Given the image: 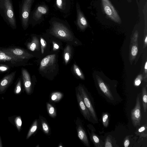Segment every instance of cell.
<instances>
[{"label": "cell", "mask_w": 147, "mask_h": 147, "mask_svg": "<svg viewBox=\"0 0 147 147\" xmlns=\"http://www.w3.org/2000/svg\"><path fill=\"white\" fill-rule=\"evenodd\" d=\"M0 15L11 28L16 27V22L12 0H0Z\"/></svg>", "instance_id": "1"}, {"label": "cell", "mask_w": 147, "mask_h": 147, "mask_svg": "<svg viewBox=\"0 0 147 147\" xmlns=\"http://www.w3.org/2000/svg\"><path fill=\"white\" fill-rule=\"evenodd\" d=\"M50 32L57 37L65 40L70 41L73 38L68 29L62 24L57 22L53 23Z\"/></svg>", "instance_id": "2"}, {"label": "cell", "mask_w": 147, "mask_h": 147, "mask_svg": "<svg viewBox=\"0 0 147 147\" xmlns=\"http://www.w3.org/2000/svg\"><path fill=\"white\" fill-rule=\"evenodd\" d=\"M33 0H22L19 9L20 20L23 27L25 29L28 25L30 10Z\"/></svg>", "instance_id": "3"}, {"label": "cell", "mask_w": 147, "mask_h": 147, "mask_svg": "<svg viewBox=\"0 0 147 147\" xmlns=\"http://www.w3.org/2000/svg\"><path fill=\"white\" fill-rule=\"evenodd\" d=\"M78 90L86 106L89 111L91 117L96 122H98V119L94 106L88 94L84 88L81 86H79Z\"/></svg>", "instance_id": "4"}, {"label": "cell", "mask_w": 147, "mask_h": 147, "mask_svg": "<svg viewBox=\"0 0 147 147\" xmlns=\"http://www.w3.org/2000/svg\"><path fill=\"white\" fill-rule=\"evenodd\" d=\"M104 10L111 20L118 23H121L120 18L109 0H101Z\"/></svg>", "instance_id": "5"}, {"label": "cell", "mask_w": 147, "mask_h": 147, "mask_svg": "<svg viewBox=\"0 0 147 147\" xmlns=\"http://www.w3.org/2000/svg\"><path fill=\"white\" fill-rule=\"evenodd\" d=\"M140 93L138 94L136 97V103L134 108L131 113V118L132 123L136 127L140 125L141 119V104L140 100Z\"/></svg>", "instance_id": "6"}, {"label": "cell", "mask_w": 147, "mask_h": 147, "mask_svg": "<svg viewBox=\"0 0 147 147\" xmlns=\"http://www.w3.org/2000/svg\"><path fill=\"white\" fill-rule=\"evenodd\" d=\"M56 58L55 54L49 55L44 58L40 62V71L45 72L52 69L55 63Z\"/></svg>", "instance_id": "7"}, {"label": "cell", "mask_w": 147, "mask_h": 147, "mask_svg": "<svg viewBox=\"0 0 147 147\" xmlns=\"http://www.w3.org/2000/svg\"><path fill=\"white\" fill-rule=\"evenodd\" d=\"M2 50L23 60L29 59L33 56L32 55L25 50L18 48H10Z\"/></svg>", "instance_id": "8"}, {"label": "cell", "mask_w": 147, "mask_h": 147, "mask_svg": "<svg viewBox=\"0 0 147 147\" xmlns=\"http://www.w3.org/2000/svg\"><path fill=\"white\" fill-rule=\"evenodd\" d=\"M76 95L78 106L82 113L85 119L89 121H90L91 116L90 113L86 106L78 90L76 91Z\"/></svg>", "instance_id": "9"}, {"label": "cell", "mask_w": 147, "mask_h": 147, "mask_svg": "<svg viewBox=\"0 0 147 147\" xmlns=\"http://www.w3.org/2000/svg\"><path fill=\"white\" fill-rule=\"evenodd\" d=\"M23 60L10 53L0 50V62H7L14 64L23 61Z\"/></svg>", "instance_id": "10"}, {"label": "cell", "mask_w": 147, "mask_h": 147, "mask_svg": "<svg viewBox=\"0 0 147 147\" xmlns=\"http://www.w3.org/2000/svg\"><path fill=\"white\" fill-rule=\"evenodd\" d=\"M76 129L79 138L85 146L89 147L90 143L84 128L82 124L78 121L76 122Z\"/></svg>", "instance_id": "11"}, {"label": "cell", "mask_w": 147, "mask_h": 147, "mask_svg": "<svg viewBox=\"0 0 147 147\" xmlns=\"http://www.w3.org/2000/svg\"><path fill=\"white\" fill-rule=\"evenodd\" d=\"M16 71L6 75L0 81V94L5 92L15 77Z\"/></svg>", "instance_id": "12"}, {"label": "cell", "mask_w": 147, "mask_h": 147, "mask_svg": "<svg viewBox=\"0 0 147 147\" xmlns=\"http://www.w3.org/2000/svg\"><path fill=\"white\" fill-rule=\"evenodd\" d=\"M22 74L26 92L27 94H30L32 91V84L30 75L27 71L24 69H22Z\"/></svg>", "instance_id": "13"}, {"label": "cell", "mask_w": 147, "mask_h": 147, "mask_svg": "<svg viewBox=\"0 0 147 147\" xmlns=\"http://www.w3.org/2000/svg\"><path fill=\"white\" fill-rule=\"evenodd\" d=\"M78 6V4L77 3V24L81 29H84L87 26L88 23L86 19Z\"/></svg>", "instance_id": "14"}, {"label": "cell", "mask_w": 147, "mask_h": 147, "mask_svg": "<svg viewBox=\"0 0 147 147\" xmlns=\"http://www.w3.org/2000/svg\"><path fill=\"white\" fill-rule=\"evenodd\" d=\"M98 85L100 89L104 95L107 98L111 101L114 98L112 93L108 87L102 81L99 80L98 81Z\"/></svg>", "instance_id": "15"}, {"label": "cell", "mask_w": 147, "mask_h": 147, "mask_svg": "<svg viewBox=\"0 0 147 147\" xmlns=\"http://www.w3.org/2000/svg\"><path fill=\"white\" fill-rule=\"evenodd\" d=\"M90 138L92 142L95 146L96 147H102V143L98 136L93 131H91V133L88 131Z\"/></svg>", "instance_id": "16"}, {"label": "cell", "mask_w": 147, "mask_h": 147, "mask_svg": "<svg viewBox=\"0 0 147 147\" xmlns=\"http://www.w3.org/2000/svg\"><path fill=\"white\" fill-rule=\"evenodd\" d=\"M27 48L30 51H34L38 50L39 48V42L38 39L36 36L33 37L32 41L28 44Z\"/></svg>", "instance_id": "17"}, {"label": "cell", "mask_w": 147, "mask_h": 147, "mask_svg": "<svg viewBox=\"0 0 147 147\" xmlns=\"http://www.w3.org/2000/svg\"><path fill=\"white\" fill-rule=\"evenodd\" d=\"M47 12V9L45 7L39 6L34 12L33 18L36 20H38L42 15L46 14Z\"/></svg>", "instance_id": "18"}, {"label": "cell", "mask_w": 147, "mask_h": 147, "mask_svg": "<svg viewBox=\"0 0 147 147\" xmlns=\"http://www.w3.org/2000/svg\"><path fill=\"white\" fill-rule=\"evenodd\" d=\"M39 118L43 131L47 135L49 134L50 131V128L45 118L41 116H39Z\"/></svg>", "instance_id": "19"}, {"label": "cell", "mask_w": 147, "mask_h": 147, "mask_svg": "<svg viewBox=\"0 0 147 147\" xmlns=\"http://www.w3.org/2000/svg\"><path fill=\"white\" fill-rule=\"evenodd\" d=\"M38 126V120L36 119L34 121L30 128L26 137L27 139H29L37 130Z\"/></svg>", "instance_id": "20"}, {"label": "cell", "mask_w": 147, "mask_h": 147, "mask_svg": "<svg viewBox=\"0 0 147 147\" xmlns=\"http://www.w3.org/2000/svg\"><path fill=\"white\" fill-rule=\"evenodd\" d=\"M63 96V94L59 92H54L50 95L51 101L57 102L59 101Z\"/></svg>", "instance_id": "21"}, {"label": "cell", "mask_w": 147, "mask_h": 147, "mask_svg": "<svg viewBox=\"0 0 147 147\" xmlns=\"http://www.w3.org/2000/svg\"><path fill=\"white\" fill-rule=\"evenodd\" d=\"M142 99L144 111L146 112L147 109V92L146 87H144L142 90Z\"/></svg>", "instance_id": "22"}, {"label": "cell", "mask_w": 147, "mask_h": 147, "mask_svg": "<svg viewBox=\"0 0 147 147\" xmlns=\"http://www.w3.org/2000/svg\"><path fill=\"white\" fill-rule=\"evenodd\" d=\"M46 106L47 111L49 115L52 118H55L57 115V113L54 107L49 103H47Z\"/></svg>", "instance_id": "23"}, {"label": "cell", "mask_w": 147, "mask_h": 147, "mask_svg": "<svg viewBox=\"0 0 147 147\" xmlns=\"http://www.w3.org/2000/svg\"><path fill=\"white\" fill-rule=\"evenodd\" d=\"M71 48L70 46L67 45L64 50V58L65 63L67 64L69 61L71 55Z\"/></svg>", "instance_id": "24"}, {"label": "cell", "mask_w": 147, "mask_h": 147, "mask_svg": "<svg viewBox=\"0 0 147 147\" xmlns=\"http://www.w3.org/2000/svg\"><path fill=\"white\" fill-rule=\"evenodd\" d=\"M146 124L144 125L139 128L137 131L135 132V134L142 137H146L147 134L145 133V131H146Z\"/></svg>", "instance_id": "25"}, {"label": "cell", "mask_w": 147, "mask_h": 147, "mask_svg": "<svg viewBox=\"0 0 147 147\" xmlns=\"http://www.w3.org/2000/svg\"><path fill=\"white\" fill-rule=\"evenodd\" d=\"M102 121L103 125L105 127H108L109 123V116L107 113H105L102 115Z\"/></svg>", "instance_id": "26"}, {"label": "cell", "mask_w": 147, "mask_h": 147, "mask_svg": "<svg viewBox=\"0 0 147 147\" xmlns=\"http://www.w3.org/2000/svg\"><path fill=\"white\" fill-rule=\"evenodd\" d=\"M14 121L18 130L19 131H20L22 125V121L21 117L19 116H17L15 119Z\"/></svg>", "instance_id": "27"}, {"label": "cell", "mask_w": 147, "mask_h": 147, "mask_svg": "<svg viewBox=\"0 0 147 147\" xmlns=\"http://www.w3.org/2000/svg\"><path fill=\"white\" fill-rule=\"evenodd\" d=\"M73 69L74 72L81 79H84V76L79 67L75 64H74Z\"/></svg>", "instance_id": "28"}, {"label": "cell", "mask_w": 147, "mask_h": 147, "mask_svg": "<svg viewBox=\"0 0 147 147\" xmlns=\"http://www.w3.org/2000/svg\"><path fill=\"white\" fill-rule=\"evenodd\" d=\"M21 80L19 79L18 81L15 88L14 92L16 94H19L21 92Z\"/></svg>", "instance_id": "29"}, {"label": "cell", "mask_w": 147, "mask_h": 147, "mask_svg": "<svg viewBox=\"0 0 147 147\" xmlns=\"http://www.w3.org/2000/svg\"><path fill=\"white\" fill-rule=\"evenodd\" d=\"M104 146L105 147H113L111 138L109 136H107L105 139Z\"/></svg>", "instance_id": "30"}, {"label": "cell", "mask_w": 147, "mask_h": 147, "mask_svg": "<svg viewBox=\"0 0 147 147\" xmlns=\"http://www.w3.org/2000/svg\"><path fill=\"white\" fill-rule=\"evenodd\" d=\"M40 44L41 50L42 53H43L44 50L46 45V43L45 40L42 38H40Z\"/></svg>", "instance_id": "31"}, {"label": "cell", "mask_w": 147, "mask_h": 147, "mask_svg": "<svg viewBox=\"0 0 147 147\" xmlns=\"http://www.w3.org/2000/svg\"><path fill=\"white\" fill-rule=\"evenodd\" d=\"M138 49L137 46H134L132 47L131 51L132 55L134 56H136L138 53Z\"/></svg>", "instance_id": "32"}, {"label": "cell", "mask_w": 147, "mask_h": 147, "mask_svg": "<svg viewBox=\"0 0 147 147\" xmlns=\"http://www.w3.org/2000/svg\"><path fill=\"white\" fill-rule=\"evenodd\" d=\"M8 66L4 65H0V71L2 72H5L9 69Z\"/></svg>", "instance_id": "33"}, {"label": "cell", "mask_w": 147, "mask_h": 147, "mask_svg": "<svg viewBox=\"0 0 147 147\" xmlns=\"http://www.w3.org/2000/svg\"><path fill=\"white\" fill-rule=\"evenodd\" d=\"M142 80L141 76H139L134 81V85L136 86H139L141 83Z\"/></svg>", "instance_id": "34"}, {"label": "cell", "mask_w": 147, "mask_h": 147, "mask_svg": "<svg viewBox=\"0 0 147 147\" xmlns=\"http://www.w3.org/2000/svg\"><path fill=\"white\" fill-rule=\"evenodd\" d=\"M130 144V141L128 136H127L125 139L123 145L125 147H128L129 146Z\"/></svg>", "instance_id": "35"}, {"label": "cell", "mask_w": 147, "mask_h": 147, "mask_svg": "<svg viewBox=\"0 0 147 147\" xmlns=\"http://www.w3.org/2000/svg\"><path fill=\"white\" fill-rule=\"evenodd\" d=\"M62 0H56L57 5L60 9H61L62 7Z\"/></svg>", "instance_id": "36"}, {"label": "cell", "mask_w": 147, "mask_h": 147, "mask_svg": "<svg viewBox=\"0 0 147 147\" xmlns=\"http://www.w3.org/2000/svg\"><path fill=\"white\" fill-rule=\"evenodd\" d=\"M53 44L54 50L58 49H59V47L57 44L54 42H53Z\"/></svg>", "instance_id": "37"}, {"label": "cell", "mask_w": 147, "mask_h": 147, "mask_svg": "<svg viewBox=\"0 0 147 147\" xmlns=\"http://www.w3.org/2000/svg\"><path fill=\"white\" fill-rule=\"evenodd\" d=\"M3 146L2 142L1 139V136H0V147H2Z\"/></svg>", "instance_id": "38"}, {"label": "cell", "mask_w": 147, "mask_h": 147, "mask_svg": "<svg viewBox=\"0 0 147 147\" xmlns=\"http://www.w3.org/2000/svg\"><path fill=\"white\" fill-rule=\"evenodd\" d=\"M144 68L146 70L147 69V62L146 61L145 65Z\"/></svg>", "instance_id": "39"}, {"label": "cell", "mask_w": 147, "mask_h": 147, "mask_svg": "<svg viewBox=\"0 0 147 147\" xmlns=\"http://www.w3.org/2000/svg\"><path fill=\"white\" fill-rule=\"evenodd\" d=\"M145 43L146 44L147 42V36H146V38L145 39Z\"/></svg>", "instance_id": "40"}, {"label": "cell", "mask_w": 147, "mask_h": 147, "mask_svg": "<svg viewBox=\"0 0 147 147\" xmlns=\"http://www.w3.org/2000/svg\"><path fill=\"white\" fill-rule=\"evenodd\" d=\"M60 145L58 146L59 147H63V146L61 145Z\"/></svg>", "instance_id": "41"}, {"label": "cell", "mask_w": 147, "mask_h": 147, "mask_svg": "<svg viewBox=\"0 0 147 147\" xmlns=\"http://www.w3.org/2000/svg\"><path fill=\"white\" fill-rule=\"evenodd\" d=\"M129 0L130 1V0Z\"/></svg>", "instance_id": "42"}]
</instances>
